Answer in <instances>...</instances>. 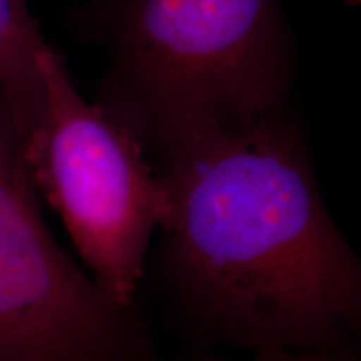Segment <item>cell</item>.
Instances as JSON below:
<instances>
[{
    "mask_svg": "<svg viewBox=\"0 0 361 361\" xmlns=\"http://www.w3.org/2000/svg\"><path fill=\"white\" fill-rule=\"evenodd\" d=\"M157 161L168 214L146 274L194 353L356 343L361 261L324 204L293 104Z\"/></svg>",
    "mask_w": 361,
    "mask_h": 361,
    "instance_id": "6da1fadb",
    "label": "cell"
},
{
    "mask_svg": "<svg viewBox=\"0 0 361 361\" xmlns=\"http://www.w3.org/2000/svg\"><path fill=\"white\" fill-rule=\"evenodd\" d=\"M64 25L102 52L92 102L147 156L293 104L300 57L283 0H78Z\"/></svg>",
    "mask_w": 361,
    "mask_h": 361,
    "instance_id": "7a4b0ae2",
    "label": "cell"
},
{
    "mask_svg": "<svg viewBox=\"0 0 361 361\" xmlns=\"http://www.w3.org/2000/svg\"><path fill=\"white\" fill-rule=\"evenodd\" d=\"M39 66L44 126L25 149L35 188L99 286L117 303H137L152 236L168 214L166 189L133 135L80 96L51 44Z\"/></svg>",
    "mask_w": 361,
    "mask_h": 361,
    "instance_id": "3957f363",
    "label": "cell"
},
{
    "mask_svg": "<svg viewBox=\"0 0 361 361\" xmlns=\"http://www.w3.org/2000/svg\"><path fill=\"white\" fill-rule=\"evenodd\" d=\"M0 361H159L139 305L117 303L49 231L2 97Z\"/></svg>",
    "mask_w": 361,
    "mask_h": 361,
    "instance_id": "277c9868",
    "label": "cell"
},
{
    "mask_svg": "<svg viewBox=\"0 0 361 361\" xmlns=\"http://www.w3.org/2000/svg\"><path fill=\"white\" fill-rule=\"evenodd\" d=\"M47 47L30 0H0V97L25 149L44 126L45 89L39 61Z\"/></svg>",
    "mask_w": 361,
    "mask_h": 361,
    "instance_id": "5b68a950",
    "label": "cell"
},
{
    "mask_svg": "<svg viewBox=\"0 0 361 361\" xmlns=\"http://www.w3.org/2000/svg\"><path fill=\"white\" fill-rule=\"evenodd\" d=\"M189 361H361V356L356 348V343H353V345L322 350L259 351V353H250L245 360L228 358L214 351H200V353H192Z\"/></svg>",
    "mask_w": 361,
    "mask_h": 361,
    "instance_id": "8992f818",
    "label": "cell"
}]
</instances>
